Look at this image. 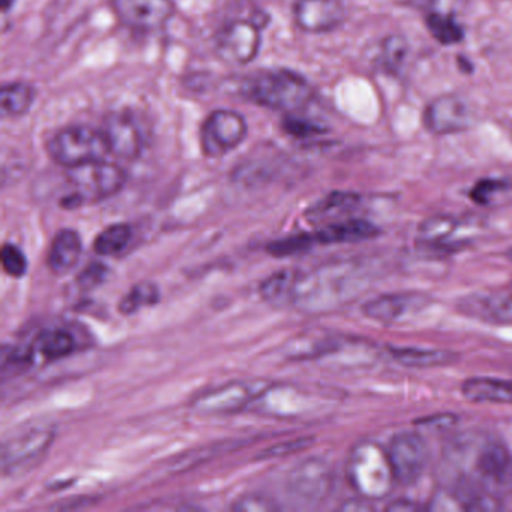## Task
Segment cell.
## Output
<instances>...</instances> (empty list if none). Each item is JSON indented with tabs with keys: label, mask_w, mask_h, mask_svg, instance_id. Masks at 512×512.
Instances as JSON below:
<instances>
[{
	"label": "cell",
	"mask_w": 512,
	"mask_h": 512,
	"mask_svg": "<svg viewBox=\"0 0 512 512\" xmlns=\"http://www.w3.org/2000/svg\"><path fill=\"white\" fill-rule=\"evenodd\" d=\"M370 280V269L358 260H337L296 272L290 307L307 313L337 310L358 298Z\"/></svg>",
	"instance_id": "obj_1"
},
{
	"label": "cell",
	"mask_w": 512,
	"mask_h": 512,
	"mask_svg": "<svg viewBox=\"0 0 512 512\" xmlns=\"http://www.w3.org/2000/svg\"><path fill=\"white\" fill-rule=\"evenodd\" d=\"M238 92L245 100L269 110L295 113L314 100L310 83L289 70H265L239 82Z\"/></svg>",
	"instance_id": "obj_2"
},
{
	"label": "cell",
	"mask_w": 512,
	"mask_h": 512,
	"mask_svg": "<svg viewBox=\"0 0 512 512\" xmlns=\"http://www.w3.org/2000/svg\"><path fill=\"white\" fill-rule=\"evenodd\" d=\"M70 193L62 197L61 206L76 209L88 203L103 202L118 194L127 184V173L107 160L71 167L65 172Z\"/></svg>",
	"instance_id": "obj_3"
},
{
	"label": "cell",
	"mask_w": 512,
	"mask_h": 512,
	"mask_svg": "<svg viewBox=\"0 0 512 512\" xmlns=\"http://www.w3.org/2000/svg\"><path fill=\"white\" fill-rule=\"evenodd\" d=\"M347 479L362 499L388 496L395 481L388 451L370 440L358 443L347 460Z\"/></svg>",
	"instance_id": "obj_4"
},
{
	"label": "cell",
	"mask_w": 512,
	"mask_h": 512,
	"mask_svg": "<svg viewBox=\"0 0 512 512\" xmlns=\"http://www.w3.org/2000/svg\"><path fill=\"white\" fill-rule=\"evenodd\" d=\"M47 151L65 169L103 161L110 155L103 128L97 130L89 125H71L58 131L47 143Z\"/></svg>",
	"instance_id": "obj_5"
},
{
	"label": "cell",
	"mask_w": 512,
	"mask_h": 512,
	"mask_svg": "<svg viewBox=\"0 0 512 512\" xmlns=\"http://www.w3.org/2000/svg\"><path fill=\"white\" fill-rule=\"evenodd\" d=\"M55 439V428L35 424L11 433L2 443V473L22 475L31 470L47 454Z\"/></svg>",
	"instance_id": "obj_6"
},
{
	"label": "cell",
	"mask_w": 512,
	"mask_h": 512,
	"mask_svg": "<svg viewBox=\"0 0 512 512\" xmlns=\"http://www.w3.org/2000/svg\"><path fill=\"white\" fill-rule=\"evenodd\" d=\"M248 134L244 116L235 110H215L203 122L200 146L208 158H221L235 151Z\"/></svg>",
	"instance_id": "obj_7"
},
{
	"label": "cell",
	"mask_w": 512,
	"mask_h": 512,
	"mask_svg": "<svg viewBox=\"0 0 512 512\" xmlns=\"http://www.w3.org/2000/svg\"><path fill=\"white\" fill-rule=\"evenodd\" d=\"M260 26L251 19H238L226 23L215 37V55L223 64L244 67L259 55Z\"/></svg>",
	"instance_id": "obj_8"
},
{
	"label": "cell",
	"mask_w": 512,
	"mask_h": 512,
	"mask_svg": "<svg viewBox=\"0 0 512 512\" xmlns=\"http://www.w3.org/2000/svg\"><path fill=\"white\" fill-rule=\"evenodd\" d=\"M472 470L475 476L470 479L493 493L500 494L512 487V454L500 440L487 439L479 443Z\"/></svg>",
	"instance_id": "obj_9"
},
{
	"label": "cell",
	"mask_w": 512,
	"mask_h": 512,
	"mask_svg": "<svg viewBox=\"0 0 512 512\" xmlns=\"http://www.w3.org/2000/svg\"><path fill=\"white\" fill-rule=\"evenodd\" d=\"M389 461L395 481L410 485L424 475L428 463V446L424 437L415 431H401L389 443Z\"/></svg>",
	"instance_id": "obj_10"
},
{
	"label": "cell",
	"mask_w": 512,
	"mask_h": 512,
	"mask_svg": "<svg viewBox=\"0 0 512 512\" xmlns=\"http://www.w3.org/2000/svg\"><path fill=\"white\" fill-rule=\"evenodd\" d=\"M269 385L262 380H242V382L227 383L214 391L205 392L193 401L197 412L205 415H224L244 409L253 401L259 400Z\"/></svg>",
	"instance_id": "obj_11"
},
{
	"label": "cell",
	"mask_w": 512,
	"mask_h": 512,
	"mask_svg": "<svg viewBox=\"0 0 512 512\" xmlns=\"http://www.w3.org/2000/svg\"><path fill=\"white\" fill-rule=\"evenodd\" d=\"M332 472L326 461L308 458L289 473L286 491L293 500L305 506L323 502L331 493Z\"/></svg>",
	"instance_id": "obj_12"
},
{
	"label": "cell",
	"mask_w": 512,
	"mask_h": 512,
	"mask_svg": "<svg viewBox=\"0 0 512 512\" xmlns=\"http://www.w3.org/2000/svg\"><path fill=\"white\" fill-rule=\"evenodd\" d=\"M119 22L136 31H157L175 16V0H110Z\"/></svg>",
	"instance_id": "obj_13"
},
{
	"label": "cell",
	"mask_w": 512,
	"mask_h": 512,
	"mask_svg": "<svg viewBox=\"0 0 512 512\" xmlns=\"http://www.w3.org/2000/svg\"><path fill=\"white\" fill-rule=\"evenodd\" d=\"M475 121L472 107L458 95L434 98L424 112V125L436 136H448L469 130Z\"/></svg>",
	"instance_id": "obj_14"
},
{
	"label": "cell",
	"mask_w": 512,
	"mask_h": 512,
	"mask_svg": "<svg viewBox=\"0 0 512 512\" xmlns=\"http://www.w3.org/2000/svg\"><path fill=\"white\" fill-rule=\"evenodd\" d=\"M293 16L302 31L325 34L344 22L346 10L341 0H296Z\"/></svg>",
	"instance_id": "obj_15"
},
{
	"label": "cell",
	"mask_w": 512,
	"mask_h": 512,
	"mask_svg": "<svg viewBox=\"0 0 512 512\" xmlns=\"http://www.w3.org/2000/svg\"><path fill=\"white\" fill-rule=\"evenodd\" d=\"M428 304L430 298L419 293H391L368 301L362 307V313L376 322L392 323L419 313Z\"/></svg>",
	"instance_id": "obj_16"
},
{
	"label": "cell",
	"mask_w": 512,
	"mask_h": 512,
	"mask_svg": "<svg viewBox=\"0 0 512 512\" xmlns=\"http://www.w3.org/2000/svg\"><path fill=\"white\" fill-rule=\"evenodd\" d=\"M110 155L121 160H136L143 148L142 134L136 122L124 113L107 116L103 125Z\"/></svg>",
	"instance_id": "obj_17"
},
{
	"label": "cell",
	"mask_w": 512,
	"mask_h": 512,
	"mask_svg": "<svg viewBox=\"0 0 512 512\" xmlns=\"http://www.w3.org/2000/svg\"><path fill=\"white\" fill-rule=\"evenodd\" d=\"M83 242L76 230H61L53 239L47 263L53 274L65 275L79 265Z\"/></svg>",
	"instance_id": "obj_18"
},
{
	"label": "cell",
	"mask_w": 512,
	"mask_h": 512,
	"mask_svg": "<svg viewBox=\"0 0 512 512\" xmlns=\"http://www.w3.org/2000/svg\"><path fill=\"white\" fill-rule=\"evenodd\" d=\"M377 227L370 221L346 220L331 223L313 233L317 245L349 244V242L365 241L377 235Z\"/></svg>",
	"instance_id": "obj_19"
},
{
	"label": "cell",
	"mask_w": 512,
	"mask_h": 512,
	"mask_svg": "<svg viewBox=\"0 0 512 512\" xmlns=\"http://www.w3.org/2000/svg\"><path fill=\"white\" fill-rule=\"evenodd\" d=\"M461 311L485 322H512V299L496 295H472L461 301Z\"/></svg>",
	"instance_id": "obj_20"
},
{
	"label": "cell",
	"mask_w": 512,
	"mask_h": 512,
	"mask_svg": "<svg viewBox=\"0 0 512 512\" xmlns=\"http://www.w3.org/2000/svg\"><path fill=\"white\" fill-rule=\"evenodd\" d=\"M461 392L473 403H512V382L506 380L472 377L463 383Z\"/></svg>",
	"instance_id": "obj_21"
},
{
	"label": "cell",
	"mask_w": 512,
	"mask_h": 512,
	"mask_svg": "<svg viewBox=\"0 0 512 512\" xmlns=\"http://www.w3.org/2000/svg\"><path fill=\"white\" fill-rule=\"evenodd\" d=\"M76 350V338L67 329L53 328L41 332L35 341L34 355L43 361L55 362L67 358Z\"/></svg>",
	"instance_id": "obj_22"
},
{
	"label": "cell",
	"mask_w": 512,
	"mask_h": 512,
	"mask_svg": "<svg viewBox=\"0 0 512 512\" xmlns=\"http://www.w3.org/2000/svg\"><path fill=\"white\" fill-rule=\"evenodd\" d=\"M391 355L395 361L410 368L442 367L458 359L457 353L449 350L419 349V347H392Z\"/></svg>",
	"instance_id": "obj_23"
},
{
	"label": "cell",
	"mask_w": 512,
	"mask_h": 512,
	"mask_svg": "<svg viewBox=\"0 0 512 512\" xmlns=\"http://www.w3.org/2000/svg\"><path fill=\"white\" fill-rule=\"evenodd\" d=\"M340 346V341L334 335H299L296 340L290 341L287 346V355L298 359L322 358L337 352Z\"/></svg>",
	"instance_id": "obj_24"
},
{
	"label": "cell",
	"mask_w": 512,
	"mask_h": 512,
	"mask_svg": "<svg viewBox=\"0 0 512 512\" xmlns=\"http://www.w3.org/2000/svg\"><path fill=\"white\" fill-rule=\"evenodd\" d=\"M35 103V89L28 83H5L0 92L2 118H19L26 115Z\"/></svg>",
	"instance_id": "obj_25"
},
{
	"label": "cell",
	"mask_w": 512,
	"mask_h": 512,
	"mask_svg": "<svg viewBox=\"0 0 512 512\" xmlns=\"http://www.w3.org/2000/svg\"><path fill=\"white\" fill-rule=\"evenodd\" d=\"M458 223L454 218L439 215V217L430 218L424 221L419 227V238L425 247L433 248V250H446L451 248L452 244L449 239L457 232Z\"/></svg>",
	"instance_id": "obj_26"
},
{
	"label": "cell",
	"mask_w": 512,
	"mask_h": 512,
	"mask_svg": "<svg viewBox=\"0 0 512 512\" xmlns=\"http://www.w3.org/2000/svg\"><path fill=\"white\" fill-rule=\"evenodd\" d=\"M131 241H133V229L128 224H113L97 236L94 250L98 256H121L128 250Z\"/></svg>",
	"instance_id": "obj_27"
},
{
	"label": "cell",
	"mask_w": 512,
	"mask_h": 512,
	"mask_svg": "<svg viewBox=\"0 0 512 512\" xmlns=\"http://www.w3.org/2000/svg\"><path fill=\"white\" fill-rule=\"evenodd\" d=\"M295 274L296 272L292 271L275 272L260 284V295L274 307H289L292 304Z\"/></svg>",
	"instance_id": "obj_28"
},
{
	"label": "cell",
	"mask_w": 512,
	"mask_h": 512,
	"mask_svg": "<svg viewBox=\"0 0 512 512\" xmlns=\"http://www.w3.org/2000/svg\"><path fill=\"white\" fill-rule=\"evenodd\" d=\"M359 203V197L353 193H332L326 199L320 200L307 212L308 218L316 223L322 221L335 220L341 215L347 214L356 208Z\"/></svg>",
	"instance_id": "obj_29"
},
{
	"label": "cell",
	"mask_w": 512,
	"mask_h": 512,
	"mask_svg": "<svg viewBox=\"0 0 512 512\" xmlns=\"http://www.w3.org/2000/svg\"><path fill=\"white\" fill-rule=\"evenodd\" d=\"M407 55H409L407 41L403 37H398V35H391L380 44L377 65L383 73L389 74V76H397L406 64Z\"/></svg>",
	"instance_id": "obj_30"
},
{
	"label": "cell",
	"mask_w": 512,
	"mask_h": 512,
	"mask_svg": "<svg viewBox=\"0 0 512 512\" xmlns=\"http://www.w3.org/2000/svg\"><path fill=\"white\" fill-rule=\"evenodd\" d=\"M425 23L434 40L439 41L443 46H454L463 41L464 31L460 23L455 20L454 14L430 13L427 14Z\"/></svg>",
	"instance_id": "obj_31"
},
{
	"label": "cell",
	"mask_w": 512,
	"mask_h": 512,
	"mask_svg": "<svg viewBox=\"0 0 512 512\" xmlns=\"http://www.w3.org/2000/svg\"><path fill=\"white\" fill-rule=\"evenodd\" d=\"M158 301H160V289L157 284L145 281L131 287L130 292L119 302V311L125 316H131L143 308L154 307Z\"/></svg>",
	"instance_id": "obj_32"
},
{
	"label": "cell",
	"mask_w": 512,
	"mask_h": 512,
	"mask_svg": "<svg viewBox=\"0 0 512 512\" xmlns=\"http://www.w3.org/2000/svg\"><path fill=\"white\" fill-rule=\"evenodd\" d=\"M34 356V349L4 344V349H2V377L8 379L10 376L22 373L34 362Z\"/></svg>",
	"instance_id": "obj_33"
},
{
	"label": "cell",
	"mask_w": 512,
	"mask_h": 512,
	"mask_svg": "<svg viewBox=\"0 0 512 512\" xmlns=\"http://www.w3.org/2000/svg\"><path fill=\"white\" fill-rule=\"evenodd\" d=\"M314 245L317 244L313 233H307V235L289 236V238L271 242L266 247V251L274 257H287L305 253V251L311 250Z\"/></svg>",
	"instance_id": "obj_34"
},
{
	"label": "cell",
	"mask_w": 512,
	"mask_h": 512,
	"mask_svg": "<svg viewBox=\"0 0 512 512\" xmlns=\"http://www.w3.org/2000/svg\"><path fill=\"white\" fill-rule=\"evenodd\" d=\"M283 128L289 136L296 137V139H310V137L325 133V128L314 124L310 119L295 115V113H287L286 118L283 119Z\"/></svg>",
	"instance_id": "obj_35"
},
{
	"label": "cell",
	"mask_w": 512,
	"mask_h": 512,
	"mask_svg": "<svg viewBox=\"0 0 512 512\" xmlns=\"http://www.w3.org/2000/svg\"><path fill=\"white\" fill-rule=\"evenodd\" d=\"M2 268L10 277H23L28 272V259L17 245L5 244L2 248Z\"/></svg>",
	"instance_id": "obj_36"
},
{
	"label": "cell",
	"mask_w": 512,
	"mask_h": 512,
	"mask_svg": "<svg viewBox=\"0 0 512 512\" xmlns=\"http://www.w3.org/2000/svg\"><path fill=\"white\" fill-rule=\"evenodd\" d=\"M509 188L511 187H509L506 182L485 179V181L478 182V184L473 187L470 196H472V199L475 200L476 203H479V205H488V203L493 202L497 196L506 193Z\"/></svg>",
	"instance_id": "obj_37"
},
{
	"label": "cell",
	"mask_w": 512,
	"mask_h": 512,
	"mask_svg": "<svg viewBox=\"0 0 512 512\" xmlns=\"http://www.w3.org/2000/svg\"><path fill=\"white\" fill-rule=\"evenodd\" d=\"M398 2L403 5H409V7L427 11V14H454L457 7L463 4V0H398Z\"/></svg>",
	"instance_id": "obj_38"
},
{
	"label": "cell",
	"mask_w": 512,
	"mask_h": 512,
	"mask_svg": "<svg viewBox=\"0 0 512 512\" xmlns=\"http://www.w3.org/2000/svg\"><path fill=\"white\" fill-rule=\"evenodd\" d=\"M107 275H109L107 266L103 263H91L88 268L83 269L82 274L77 278V284L82 290H94L106 281Z\"/></svg>",
	"instance_id": "obj_39"
},
{
	"label": "cell",
	"mask_w": 512,
	"mask_h": 512,
	"mask_svg": "<svg viewBox=\"0 0 512 512\" xmlns=\"http://www.w3.org/2000/svg\"><path fill=\"white\" fill-rule=\"evenodd\" d=\"M233 511H275L278 505L272 502L268 497L260 496V494H248V496L241 497L236 500L235 505L232 506Z\"/></svg>",
	"instance_id": "obj_40"
},
{
	"label": "cell",
	"mask_w": 512,
	"mask_h": 512,
	"mask_svg": "<svg viewBox=\"0 0 512 512\" xmlns=\"http://www.w3.org/2000/svg\"><path fill=\"white\" fill-rule=\"evenodd\" d=\"M307 445L305 439L292 440L289 443H283V445L272 446V448L263 451L262 458L281 457V455L292 454L296 449L304 448Z\"/></svg>",
	"instance_id": "obj_41"
},
{
	"label": "cell",
	"mask_w": 512,
	"mask_h": 512,
	"mask_svg": "<svg viewBox=\"0 0 512 512\" xmlns=\"http://www.w3.org/2000/svg\"><path fill=\"white\" fill-rule=\"evenodd\" d=\"M389 511H416L418 505L406 499H398L397 502L388 506Z\"/></svg>",
	"instance_id": "obj_42"
},
{
	"label": "cell",
	"mask_w": 512,
	"mask_h": 512,
	"mask_svg": "<svg viewBox=\"0 0 512 512\" xmlns=\"http://www.w3.org/2000/svg\"><path fill=\"white\" fill-rule=\"evenodd\" d=\"M14 5H16V0H2V11H4V14L10 13Z\"/></svg>",
	"instance_id": "obj_43"
},
{
	"label": "cell",
	"mask_w": 512,
	"mask_h": 512,
	"mask_svg": "<svg viewBox=\"0 0 512 512\" xmlns=\"http://www.w3.org/2000/svg\"><path fill=\"white\" fill-rule=\"evenodd\" d=\"M511 257H512V251H511Z\"/></svg>",
	"instance_id": "obj_44"
}]
</instances>
